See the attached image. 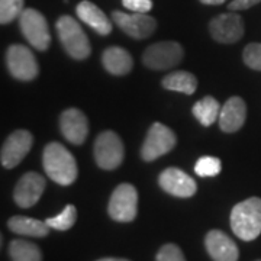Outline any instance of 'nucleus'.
<instances>
[{
    "label": "nucleus",
    "mask_w": 261,
    "mask_h": 261,
    "mask_svg": "<svg viewBox=\"0 0 261 261\" xmlns=\"http://www.w3.org/2000/svg\"><path fill=\"white\" fill-rule=\"evenodd\" d=\"M211 35L222 44H233L244 35V20L237 13H222L211 20Z\"/></svg>",
    "instance_id": "nucleus-12"
},
{
    "label": "nucleus",
    "mask_w": 261,
    "mask_h": 261,
    "mask_svg": "<svg viewBox=\"0 0 261 261\" xmlns=\"http://www.w3.org/2000/svg\"><path fill=\"white\" fill-rule=\"evenodd\" d=\"M102 63L106 71L113 75L128 74L134 65L129 53L121 47H109L108 49H105Z\"/></svg>",
    "instance_id": "nucleus-19"
},
{
    "label": "nucleus",
    "mask_w": 261,
    "mask_h": 261,
    "mask_svg": "<svg viewBox=\"0 0 261 261\" xmlns=\"http://www.w3.org/2000/svg\"><path fill=\"white\" fill-rule=\"evenodd\" d=\"M115 23L134 39H144L154 34L157 28V22L152 16L147 13H123L119 10H115L112 13Z\"/></svg>",
    "instance_id": "nucleus-10"
},
{
    "label": "nucleus",
    "mask_w": 261,
    "mask_h": 261,
    "mask_svg": "<svg viewBox=\"0 0 261 261\" xmlns=\"http://www.w3.org/2000/svg\"><path fill=\"white\" fill-rule=\"evenodd\" d=\"M177 142L176 134L168 126L155 122L151 125L147 138L141 148V157L144 161H154L161 155L170 152Z\"/></svg>",
    "instance_id": "nucleus-7"
},
{
    "label": "nucleus",
    "mask_w": 261,
    "mask_h": 261,
    "mask_svg": "<svg viewBox=\"0 0 261 261\" xmlns=\"http://www.w3.org/2000/svg\"><path fill=\"white\" fill-rule=\"evenodd\" d=\"M123 144L113 130L102 132L94 142V160L103 170H115L123 161Z\"/></svg>",
    "instance_id": "nucleus-6"
},
{
    "label": "nucleus",
    "mask_w": 261,
    "mask_h": 261,
    "mask_svg": "<svg viewBox=\"0 0 261 261\" xmlns=\"http://www.w3.org/2000/svg\"><path fill=\"white\" fill-rule=\"evenodd\" d=\"M260 2L261 0H232L228 5V8H229V10H245L258 5Z\"/></svg>",
    "instance_id": "nucleus-30"
},
{
    "label": "nucleus",
    "mask_w": 261,
    "mask_h": 261,
    "mask_svg": "<svg viewBox=\"0 0 261 261\" xmlns=\"http://www.w3.org/2000/svg\"><path fill=\"white\" fill-rule=\"evenodd\" d=\"M6 63L10 74L22 82H31L38 75L37 58L25 45H10L6 54Z\"/></svg>",
    "instance_id": "nucleus-9"
},
{
    "label": "nucleus",
    "mask_w": 261,
    "mask_h": 261,
    "mask_svg": "<svg viewBox=\"0 0 261 261\" xmlns=\"http://www.w3.org/2000/svg\"><path fill=\"white\" fill-rule=\"evenodd\" d=\"M9 255L12 261H42L39 247L25 240H13L9 244Z\"/></svg>",
    "instance_id": "nucleus-23"
},
{
    "label": "nucleus",
    "mask_w": 261,
    "mask_h": 261,
    "mask_svg": "<svg viewBox=\"0 0 261 261\" xmlns=\"http://www.w3.org/2000/svg\"><path fill=\"white\" fill-rule=\"evenodd\" d=\"M19 27L25 39L34 48L45 51L49 47L51 35L45 16L35 9H25L19 16Z\"/></svg>",
    "instance_id": "nucleus-5"
},
{
    "label": "nucleus",
    "mask_w": 261,
    "mask_h": 261,
    "mask_svg": "<svg viewBox=\"0 0 261 261\" xmlns=\"http://www.w3.org/2000/svg\"><path fill=\"white\" fill-rule=\"evenodd\" d=\"M58 38L67 51V54L74 60H84L90 56V42L84 34L83 28L71 16H61L57 20Z\"/></svg>",
    "instance_id": "nucleus-3"
},
{
    "label": "nucleus",
    "mask_w": 261,
    "mask_h": 261,
    "mask_svg": "<svg viewBox=\"0 0 261 261\" xmlns=\"http://www.w3.org/2000/svg\"><path fill=\"white\" fill-rule=\"evenodd\" d=\"M47 176L61 186H70L77 178L79 170L73 154L60 142H49L42 155Z\"/></svg>",
    "instance_id": "nucleus-1"
},
{
    "label": "nucleus",
    "mask_w": 261,
    "mask_h": 261,
    "mask_svg": "<svg viewBox=\"0 0 261 261\" xmlns=\"http://www.w3.org/2000/svg\"><path fill=\"white\" fill-rule=\"evenodd\" d=\"M200 2L203 5H212V6H215V5H222L226 0H200Z\"/></svg>",
    "instance_id": "nucleus-31"
},
{
    "label": "nucleus",
    "mask_w": 261,
    "mask_h": 261,
    "mask_svg": "<svg viewBox=\"0 0 261 261\" xmlns=\"http://www.w3.org/2000/svg\"><path fill=\"white\" fill-rule=\"evenodd\" d=\"M205 245L214 261H238L240 250L237 244L219 229H212L206 233Z\"/></svg>",
    "instance_id": "nucleus-16"
},
{
    "label": "nucleus",
    "mask_w": 261,
    "mask_h": 261,
    "mask_svg": "<svg viewBox=\"0 0 261 261\" xmlns=\"http://www.w3.org/2000/svg\"><path fill=\"white\" fill-rule=\"evenodd\" d=\"M138 211V193L137 189L129 185L123 183L113 190L108 214L116 222H132L137 218Z\"/></svg>",
    "instance_id": "nucleus-4"
},
{
    "label": "nucleus",
    "mask_w": 261,
    "mask_h": 261,
    "mask_svg": "<svg viewBox=\"0 0 261 261\" xmlns=\"http://www.w3.org/2000/svg\"><path fill=\"white\" fill-rule=\"evenodd\" d=\"M45 186H47L45 178L41 174L34 171L23 174L15 187V193H13L16 205L23 209L34 206L41 199Z\"/></svg>",
    "instance_id": "nucleus-14"
},
{
    "label": "nucleus",
    "mask_w": 261,
    "mask_h": 261,
    "mask_svg": "<svg viewBox=\"0 0 261 261\" xmlns=\"http://www.w3.org/2000/svg\"><path fill=\"white\" fill-rule=\"evenodd\" d=\"M34 138L27 129H18L12 132L2 147V166L5 168H13L27 157L29 149L32 148Z\"/></svg>",
    "instance_id": "nucleus-11"
},
{
    "label": "nucleus",
    "mask_w": 261,
    "mask_h": 261,
    "mask_svg": "<svg viewBox=\"0 0 261 261\" xmlns=\"http://www.w3.org/2000/svg\"><path fill=\"white\" fill-rule=\"evenodd\" d=\"M163 87L171 92L193 94L197 89V80L189 71H174L163 79Z\"/></svg>",
    "instance_id": "nucleus-21"
},
{
    "label": "nucleus",
    "mask_w": 261,
    "mask_h": 261,
    "mask_svg": "<svg viewBox=\"0 0 261 261\" xmlns=\"http://www.w3.org/2000/svg\"><path fill=\"white\" fill-rule=\"evenodd\" d=\"M77 16L83 20L86 25L94 29L99 35H109L112 32V25L109 18L105 15L102 9H99L94 3L89 0H83L75 8Z\"/></svg>",
    "instance_id": "nucleus-18"
},
{
    "label": "nucleus",
    "mask_w": 261,
    "mask_h": 261,
    "mask_svg": "<svg viewBox=\"0 0 261 261\" xmlns=\"http://www.w3.org/2000/svg\"><path fill=\"white\" fill-rule=\"evenodd\" d=\"M258 261H261V260H258Z\"/></svg>",
    "instance_id": "nucleus-33"
},
{
    "label": "nucleus",
    "mask_w": 261,
    "mask_h": 261,
    "mask_svg": "<svg viewBox=\"0 0 261 261\" xmlns=\"http://www.w3.org/2000/svg\"><path fill=\"white\" fill-rule=\"evenodd\" d=\"M97 261H129L126 260V258H115V257H106V258H100V260Z\"/></svg>",
    "instance_id": "nucleus-32"
},
{
    "label": "nucleus",
    "mask_w": 261,
    "mask_h": 261,
    "mask_svg": "<svg viewBox=\"0 0 261 261\" xmlns=\"http://www.w3.org/2000/svg\"><path fill=\"white\" fill-rule=\"evenodd\" d=\"M157 261H186L183 251L174 244H166L160 248Z\"/></svg>",
    "instance_id": "nucleus-28"
},
{
    "label": "nucleus",
    "mask_w": 261,
    "mask_h": 261,
    "mask_svg": "<svg viewBox=\"0 0 261 261\" xmlns=\"http://www.w3.org/2000/svg\"><path fill=\"white\" fill-rule=\"evenodd\" d=\"M23 10V0H0V23L6 25L13 22Z\"/></svg>",
    "instance_id": "nucleus-25"
},
{
    "label": "nucleus",
    "mask_w": 261,
    "mask_h": 261,
    "mask_svg": "<svg viewBox=\"0 0 261 261\" xmlns=\"http://www.w3.org/2000/svg\"><path fill=\"white\" fill-rule=\"evenodd\" d=\"M160 187L168 195L176 197H192L197 190V185L193 178L183 170L176 167L166 168L159 177Z\"/></svg>",
    "instance_id": "nucleus-13"
},
{
    "label": "nucleus",
    "mask_w": 261,
    "mask_h": 261,
    "mask_svg": "<svg viewBox=\"0 0 261 261\" xmlns=\"http://www.w3.org/2000/svg\"><path fill=\"white\" fill-rule=\"evenodd\" d=\"M8 226L12 232L18 233V235H25V237H35V238L47 237L51 229L47 222L28 218V216H13L9 219Z\"/></svg>",
    "instance_id": "nucleus-20"
},
{
    "label": "nucleus",
    "mask_w": 261,
    "mask_h": 261,
    "mask_svg": "<svg viewBox=\"0 0 261 261\" xmlns=\"http://www.w3.org/2000/svg\"><path fill=\"white\" fill-rule=\"evenodd\" d=\"M232 232L243 241H254L261 233V199L250 197L237 203L231 212Z\"/></svg>",
    "instance_id": "nucleus-2"
},
{
    "label": "nucleus",
    "mask_w": 261,
    "mask_h": 261,
    "mask_svg": "<svg viewBox=\"0 0 261 261\" xmlns=\"http://www.w3.org/2000/svg\"><path fill=\"white\" fill-rule=\"evenodd\" d=\"M219 113H221V106L212 96H205L193 106V115L203 126H211L215 121H218Z\"/></svg>",
    "instance_id": "nucleus-22"
},
{
    "label": "nucleus",
    "mask_w": 261,
    "mask_h": 261,
    "mask_svg": "<svg viewBox=\"0 0 261 261\" xmlns=\"http://www.w3.org/2000/svg\"><path fill=\"white\" fill-rule=\"evenodd\" d=\"M243 58L250 68L261 71V44H248L244 48Z\"/></svg>",
    "instance_id": "nucleus-27"
},
{
    "label": "nucleus",
    "mask_w": 261,
    "mask_h": 261,
    "mask_svg": "<svg viewBox=\"0 0 261 261\" xmlns=\"http://www.w3.org/2000/svg\"><path fill=\"white\" fill-rule=\"evenodd\" d=\"M247 118V105L241 97H229L221 108L219 113V126L224 132H237L243 128Z\"/></svg>",
    "instance_id": "nucleus-17"
},
{
    "label": "nucleus",
    "mask_w": 261,
    "mask_h": 261,
    "mask_svg": "<svg viewBox=\"0 0 261 261\" xmlns=\"http://www.w3.org/2000/svg\"><path fill=\"white\" fill-rule=\"evenodd\" d=\"M60 128L61 134L68 142L74 145H82L89 134V122L80 109L70 108L61 113Z\"/></svg>",
    "instance_id": "nucleus-15"
},
{
    "label": "nucleus",
    "mask_w": 261,
    "mask_h": 261,
    "mask_svg": "<svg viewBox=\"0 0 261 261\" xmlns=\"http://www.w3.org/2000/svg\"><path fill=\"white\" fill-rule=\"evenodd\" d=\"M123 6L130 12L137 13H147L152 9V2L151 0H122Z\"/></svg>",
    "instance_id": "nucleus-29"
},
{
    "label": "nucleus",
    "mask_w": 261,
    "mask_h": 261,
    "mask_svg": "<svg viewBox=\"0 0 261 261\" xmlns=\"http://www.w3.org/2000/svg\"><path fill=\"white\" fill-rule=\"evenodd\" d=\"M75 219H77V209H75V206L67 205L60 214L53 216V218H48L45 222L53 229L67 231V229H70L75 224Z\"/></svg>",
    "instance_id": "nucleus-24"
},
{
    "label": "nucleus",
    "mask_w": 261,
    "mask_h": 261,
    "mask_svg": "<svg viewBox=\"0 0 261 261\" xmlns=\"http://www.w3.org/2000/svg\"><path fill=\"white\" fill-rule=\"evenodd\" d=\"M221 170H222L221 160L216 157H211V155L199 159L195 166V173L200 177H214L221 173Z\"/></svg>",
    "instance_id": "nucleus-26"
},
{
    "label": "nucleus",
    "mask_w": 261,
    "mask_h": 261,
    "mask_svg": "<svg viewBox=\"0 0 261 261\" xmlns=\"http://www.w3.org/2000/svg\"><path fill=\"white\" fill-rule=\"evenodd\" d=\"M183 60V48L177 42L164 41L149 45L142 54V63L151 70H168Z\"/></svg>",
    "instance_id": "nucleus-8"
}]
</instances>
